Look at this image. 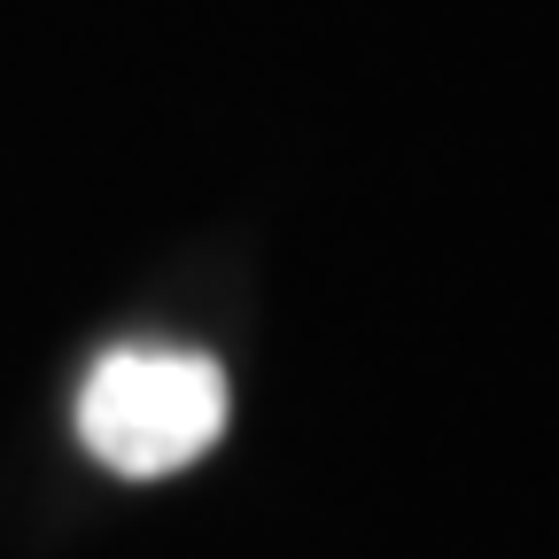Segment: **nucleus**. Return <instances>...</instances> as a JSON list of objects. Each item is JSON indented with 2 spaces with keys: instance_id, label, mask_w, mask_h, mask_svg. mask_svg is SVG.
<instances>
[{
  "instance_id": "f257e3e1",
  "label": "nucleus",
  "mask_w": 559,
  "mask_h": 559,
  "mask_svg": "<svg viewBox=\"0 0 559 559\" xmlns=\"http://www.w3.org/2000/svg\"><path fill=\"white\" fill-rule=\"evenodd\" d=\"M218 436H226V373L202 349L124 342L94 358L79 389V443L124 481L187 474Z\"/></svg>"
}]
</instances>
